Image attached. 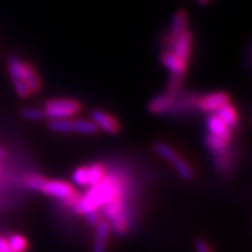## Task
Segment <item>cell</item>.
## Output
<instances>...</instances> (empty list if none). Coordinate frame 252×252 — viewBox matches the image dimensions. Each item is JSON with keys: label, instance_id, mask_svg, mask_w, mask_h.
<instances>
[{"label": "cell", "instance_id": "3957f363", "mask_svg": "<svg viewBox=\"0 0 252 252\" xmlns=\"http://www.w3.org/2000/svg\"><path fill=\"white\" fill-rule=\"evenodd\" d=\"M171 53L187 62L190 57V49H192V33L188 30L180 33L179 36L171 37Z\"/></svg>", "mask_w": 252, "mask_h": 252}, {"label": "cell", "instance_id": "4316f807", "mask_svg": "<svg viewBox=\"0 0 252 252\" xmlns=\"http://www.w3.org/2000/svg\"><path fill=\"white\" fill-rule=\"evenodd\" d=\"M197 3L201 4V5H206V4L210 3V0H197Z\"/></svg>", "mask_w": 252, "mask_h": 252}, {"label": "cell", "instance_id": "6da1fadb", "mask_svg": "<svg viewBox=\"0 0 252 252\" xmlns=\"http://www.w3.org/2000/svg\"><path fill=\"white\" fill-rule=\"evenodd\" d=\"M87 194V197L80 202L79 210L81 213L94 211L100 205H108L117 198V184L111 179H102Z\"/></svg>", "mask_w": 252, "mask_h": 252}, {"label": "cell", "instance_id": "83f0119b", "mask_svg": "<svg viewBox=\"0 0 252 252\" xmlns=\"http://www.w3.org/2000/svg\"><path fill=\"white\" fill-rule=\"evenodd\" d=\"M4 156H5V151H4L3 148H0V159L3 158Z\"/></svg>", "mask_w": 252, "mask_h": 252}, {"label": "cell", "instance_id": "9c48e42d", "mask_svg": "<svg viewBox=\"0 0 252 252\" xmlns=\"http://www.w3.org/2000/svg\"><path fill=\"white\" fill-rule=\"evenodd\" d=\"M111 226L107 221L100 220L96 224L95 239L93 243V252H107V242H108V236H110Z\"/></svg>", "mask_w": 252, "mask_h": 252}, {"label": "cell", "instance_id": "8992f818", "mask_svg": "<svg viewBox=\"0 0 252 252\" xmlns=\"http://www.w3.org/2000/svg\"><path fill=\"white\" fill-rule=\"evenodd\" d=\"M176 93H171L166 90L161 95L153 98L148 104V111L153 115H162V113L170 112V110L175 106Z\"/></svg>", "mask_w": 252, "mask_h": 252}, {"label": "cell", "instance_id": "ac0fdd59", "mask_svg": "<svg viewBox=\"0 0 252 252\" xmlns=\"http://www.w3.org/2000/svg\"><path fill=\"white\" fill-rule=\"evenodd\" d=\"M49 129L54 133L60 134H68L73 133L72 120L71 119H60V120H50Z\"/></svg>", "mask_w": 252, "mask_h": 252}, {"label": "cell", "instance_id": "ffe728a7", "mask_svg": "<svg viewBox=\"0 0 252 252\" xmlns=\"http://www.w3.org/2000/svg\"><path fill=\"white\" fill-rule=\"evenodd\" d=\"M21 116L27 121L35 123V121H41V120L45 119V113H44V110H40V108L26 107V108L21 110Z\"/></svg>", "mask_w": 252, "mask_h": 252}, {"label": "cell", "instance_id": "7402d4cb", "mask_svg": "<svg viewBox=\"0 0 252 252\" xmlns=\"http://www.w3.org/2000/svg\"><path fill=\"white\" fill-rule=\"evenodd\" d=\"M45 178H43L41 175H36V174H31L26 178L25 180V184L30 190H35V192H41V188H43L44 183H45Z\"/></svg>", "mask_w": 252, "mask_h": 252}, {"label": "cell", "instance_id": "277c9868", "mask_svg": "<svg viewBox=\"0 0 252 252\" xmlns=\"http://www.w3.org/2000/svg\"><path fill=\"white\" fill-rule=\"evenodd\" d=\"M92 121L96 125V127L108 134H116L120 130V124L115 117H112L110 113L104 112L102 110H93L92 113Z\"/></svg>", "mask_w": 252, "mask_h": 252}, {"label": "cell", "instance_id": "7c38bea8", "mask_svg": "<svg viewBox=\"0 0 252 252\" xmlns=\"http://www.w3.org/2000/svg\"><path fill=\"white\" fill-rule=\"evenodd\" d=\"M187 25H188V16L186 10H178L171 21V30H170L171 37L179 36L180 33L187 31Z\"/></svg>", "mask_w": 252, "mask_h": 252}, {"label": "cell", "instance_id": "5bb4252c", "mask_svg": "<svg viewBox=\"0 0 252 252\" xmlns=\"http://www.w3.org/2000/svg\"><path fill=\"white\" fill-rule=\"evenodd\" d=\"M173 165L176 173L180 175V178H183L187 182H190V180L194 179V171H193V169L186 159H183L182 157H176L173 161Z\"/></svg>", "mask_w": 252, "mask_h": 252}, {"label": "cell", "instance_id": "7a4b0ae2", "mask_svg": "<svg viewBox=\"0 0 252 252\" xmlns=\"http://www.w3.org/2000/svg\"><path fill=\"white\" fill-rule=\"evenodd\" d=\"M81 110V104L75 99H50L45 103L44 113L49 120L71 119Z\"/></svg>", "mask_w": 252, "mask_h": 252}, {"label": "cell", "instance_id": "d6986e66", "mask_svg": "<svg viewBox=\"0 0 252 252\" xmlns=\"http://www.w3.org/2000/svg\"><path fill=\"white\" fill-rule=\"evenodd\" d=\"M10 250L13 252H25L27 249V239L21 234H12L7 239Z\"/></svg>", "mask_w": 252, "mask_h": 252}, {"label": "cell", "instance_id": "603a6c76", "mask_svg": "<svg viewBox=\"0 0 252 252\" xmlns=\"http://www.w3.org/2000/svg\"><path fill=\"white\" fill-rule=\"evenodd\" d=\"M72 182L80 187L88 186V167L87 166H81L77 167L72 173Z\"/></svg>", "mask_w": 252, "mask_h": 252}, {"label": "cell", "instance_id": "4fadbf2b", "mask_svg": "<svg viewBox=\"0 0 252 252\" xmlns=\"http://www.w3.org/2000/svg\"><path fill=\"white\" fill-rule=\"evenodd\" d=\"M72 127L73 133L87 134V135H93V134L98 133V127H96V125L92 121V120H72Z\"/></svg>", "mask_w": 252, "mask_h": 252}, {"label": "cell", "instance_id": "44dd1931", "mask_svg": "<svg viewBox=\"0 0 252 252\" xmlns=\"http://www.w3.org/2000/svg\"><path fill=\"white\" fill-rule=\"evenodd\" d=\"M104 173L100 165L88 166V186H95L103 179Z\"/></svg>", "mask_w": 252, "mask_h": 252}, {"label": "cell", "instance_id": "8fae6325", "mask_svg": "<svg viewBox=\"0 0 252 252\" xmlns=\"http://www.w3.org/2000/svg\"><path fill=\"white\" fill-rule=\"evenodd\" d=\"M214 113H215L216 116L219 117L222 123L225 124L230 130L236 129L237 126H238V115H237L236 108H234L230 103H228L225 106L220 107L219 110L215 111Z\"/></svg>", "mask_w": 252, "mask_h": 252}, {"label": "cell", "instance_id": "2e32d148", "mask_svg": "<svg viewBox=\"0 0 252 252\" xmlns=\"http://www.w3.org/2000/svg\"><path fill=\"white\" fill-rule=\"evenodd\" d=\"M153 151H155L156 155H158L161 158L166 159V161H169V162H173L176 157H179L173 147H170L169 144H166V143L162 142L156 143V144L153 146Z\"/></svg>", "mask_w": 252, "mask_h": 252}, {"label": "cell", "instance_id": "d4e9b609", "mask_svg": "<svg viewBox=\"0 0 252 252\" xmlns=\"http://www.w3.org/2000/svg\"><path fill=\"white\" fill-rule=\"evenodd\" d=\"M85 216H87V220L90 225L96 226V224L100 221L99 215H98V213H96L95 210H94V211H88V213H85Z\"/></svg>", "mask_w": 252, "mask_h": 252}, {"label": "cell", "instance_id": "484cf974", "mask_svg": "<svg viewBox=\"0 0 252 252\" xmlns=\"http://www.w3.org/2000/svg\"><path fill=\"white\" fill-rule=\"evenodd\" d=\"M194 246H196V252H213L210 249V246L207 245V242L203 241V239H197Z\"/></svg>", "mask_w": 252, "mask_h": 252}, {"label": "cell", "instance_id": "ba28073f", "mask_svg": "<svg viewBox=\"0 0 252 252\" xmlns=\"http://www.w3.org/2000/svg\"><path fill=\"white\" fill-rule=\"evenodd\" d=\"M206 126H207V130H209L210 134L219 135L228 140L232 139V130L229 129L228 126L222 123L221 120L216 116L215 113H210L209 116H207V119H206Z\"/></svg>", "mask_w": 252, "mask_h": 252}, {"label": "cell", "instance_id": "52a82bcc", "mask_svg": "<svg viewBox=\"0 0 252 252\" xmlns=\"http://www.w3.org/2000/svg\"><path fill=\"white\" fill-rule=\"evenodd\" d=\"M41 192L56 198L66 199L72 196L73 189L68 183L62 182V180H45Z\"/></svg>", "mask_w": 252, "mask_h": 252}, {"label": "cell", "instance_id": "9a60e30c", "mask_svg": "<svg viewBox=\"0 0 252 252\" xmlns=\"http://www.w3.org/2000/svg\"><path fill=\"white\" fill-rule=\"evenodd\" d=\"M25 81H26L27 87H29V89H30L31 94L37 93V92L40 90V87H41V81H40V79H39V75H37V72L35 71V68H33L31 64H29V63H27V66H26Z\"/></svg>", "mask_w": 252, "mask_h": 252}, {"label": "cell", "instance_id": "30bf717a", "mask_svg": "<svg viewBox=\"0 0 252 252\" xmlns=\"http://www.w3.org/2000/svg\"><path fill=\"white\" fill-rule=\"evenodd\" d=\"M161 62H162L163 66H165L170 72L173 73V75L183 76L187 70V62H184V61H182L176 56H174L171 52H165V53L161 56Z\"/></svg>", "mask_w": 252, "mask_h": 252}, {"label": "cell", "instance_id": "cb8c5ba5", "mask_svg": "<svg viewBox=\"0 0 252 252\" xmlns=\"http://www.w3.org/2000/svg\"><path fill=\"white\" fill-rule=\"evenodd\" d=\"M13 85L16 93L21 96V98H27V96L31 95V92L27 87V84L22 80H13Z\"/></svg>", "mask_w": 252, "mask_h": 252}, {"label": "cell", "instance_id": "e0dca14e", "mask_svg": "<svg viewBox=\"0 0 252 252\" xmlns=\"http://www.w3.org/2000/svg\"><path fill=\"white\" fill-rule=\"evenodd\" d=\"M229 142H230V140L225 139V138H221V136L214 135V134L210 133L207 134L205 138L206 146L209 147L213 152H220V151L225 150L226 147H228Z\"/></svg>", "mask_w": 252, "mask_h": 252}, {"label": "cell", "instance_id": "5b68a950", "mask_svg": "<svg viewBox=\"0 0 252 252\" xmlns=\"http://www.w3.org/2000/svg\"><path fill=\"white\" fill-rule=\"evenodd\" d=\"M228 103H230V99L225 92H214L203 96L202 99H199L198 107L201 111L214 113L219 110L220 107L225 106Z\"/></svg>", "mask_w": 252, "mask_h": 252}]
</instances>
